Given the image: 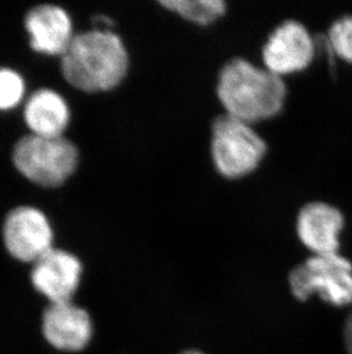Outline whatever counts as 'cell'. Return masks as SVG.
I'll use <instances>...</instances> for the list:
<instances>
[{"label": "cell", "instance_id": "277c9868", "mask_svg": "<svg viewBox=\"0 0 352 354\" xmlns=\"http://www.w3.org/2000/svg\"><path fill=\"white\" fill-rule=\"evenodd\" d=\"M268 151L266 141L254 125L223 113L214 118L211 129V156L216 171L226 179L252 174Z\"/></svg>", "mask_w": 352, "mask_h": 354}, {"label": "cell", "instance_id": "8992f818", "mask_svg": "<svg viewBox=\"0 0 352 354\" xmlns=\"http://www.w3.org/2000/svg\"><path fill=\"white\" fill-rule=\"evenodd\" d=\"M3 241L14 259L34 264L53 249V227L40 209L20 205L12 209L3 221Z\"/></svg>", "mask_w": 352, "mask_h": 354}, {"label": "cell", "instance_id": "5b68a950", "mask_svg": "<svg viewBox=\"0 0 352 354\" xmlns=\"http://www.w3.org/2000/svg\"><path fill=\"white\" fill-rule=\"evenodd\" d=\"M293 295L306 301L318 295L334 306L352 303V264L341 254H313L289 277Z\"/></svg>", "mask_w": 352, "mask_h": 354}, {"label": "cell", "instance_id": "7a4b0ae2", "mask_svg": "<svg viewBox=\"0 0 352 354\" xmlns=\"http://www.w3.org/2000/svg\"><path fill=\"white\" fill-rule=\"evenodd\" d=\"M216 95L226 114L254 125L282 113L287 86L284 78L264 66L233 57L219 71Z\"/></svg>", "mask_w": 352, "mask_h": 354}, {"label": "cell", "instance_id": "3957f363", "mask_svg": "<svg viewBox=\"0 0 352 354\" xmlns=\"http://www.w3.org/2000/svg\"><path fill=\"white\" fill-rule=\"evenodd\" d=\"M14 167L40 187L57 188L67 183L79 164V151L67 138L28 134L14 146Z\"/></svg>", "mask_w": 352, "mask_h": 354}, {"label": "cell", "instance_id": "9a60e30c", "mask_svg": "<svg viewBox=\"0 0 352 354\" xmlns=\"http://www.w3.org/2000/svg\"><path fill=\"white\" fill-rule=\"evenodd\" d=\"M327 40L334 55L352 64V14L343 15L331 24Z\"/></svg>", "mask_w": 352, "mask_h": 354}, {"label": "cell", "instance_id": "8fae6325", "mask_svg": "<svg viewBox=\"0 0 352 354\" xmlns=\"http://www.w3.org/2000/svg\"><path fill=\"white\" fill-rule=\"evenodd\" d=\"M24 27L31 48L50 57H62L76 36L69 13L54 3L32 7L26 15Z\"/></svg>", "mask_w": 352, "mask_h": 354}, {"label": "cell", "instance_id": "7c38bea8", "mask_svg": "<svg viewBox=\"0 0 352 354\" xmlns=\"http://www.w3.org/2000/svg\"><path fill=\"white\" fill-rule=\"evenodd\" d=\"M23 118L30 134L62 137L70 123V107L57 91L39 88L24 102Z\"/></svg>", "mask_w": 352, "mask_h": 354}, {"label": "cell", "instance_id": "9c48e42d", "mask_svg": "<svg viewBox=\"0 0 352 354\" xmlns=\"http://www.w3.org/2000/svg\"><path fill=\"white\" fill-rule=\"evenodd\" d=\"M41 331L47 343L59 351L79 352L93 338V321L85 308L72 301L54 303L43 311Z\"/></svg>", "mask_w": 352, "mask_h": 354}, {"label": "cell", "instance_id": "30bf717a", "mask_svg": "<svg viewBox=\"0 0 352 354\" xmlns=\"http://www.w3.org/2000/svg\"><path fill=\"white\" fill-rule=\"evenodd\" d=\"M343 227L341 210L322 201L304 204L296 217L297 236L313 254H338Z\"/></svg>", "mask_w": 352, "mask_h": 354}, {"label": "cell", "instance_id": "6da1fadb", "mask_svg": "<svg viewBox=\"0 0 352 354\" xmlns=\"http://www.w3.org/2000/svg\"><path fill=\"white\" fill-rule=\"evenodd\" d=\"M130 69L126 45L111 29L77 34L61 57L64 80L85 93L108 92L123 83Z\"/></svg>", "mask_w": 352, "mask_h": 354}, {"label": "cell", "instance_id": "e0dca14e", "mask_svg": "<svg viewBox=\"0 0 352 354\" xmlns=\"http://www.w3.org/2000/svg\"><path fill=\"white\" fill-rule=\"evenodd\" d=\"M179 354H203L199 351H193V350H189V351H184Z\"/></svg>", "mask_w": 352, "mask_h": 354}, {"label": "cell", "instance_id": "5bb4252c", "mask_svg": "<svg viewBox=\"0 0 352 354\" xmlns=\"http://www.w3.org/2000/svg\"><path fill=\"white\" fill-rule=\"evenodd\" d=\"M26 82L20 73L12 68L0 67V111L19 107L24 101Z\"/></svg>", "mask_w": 352, "mask_h": 354}, {"label": "cell", "instance_id": "ba28073f", "mask_svg": "<svg viewBox=\"0 0 352 354\" xmlns=\"http://www.w3.org/2000/svg\"><path fill=\"white\" fill-rule=\"evenodd\" d=\"M81 277L83 265L79 258L57 248L34 263L30 273L31 283L50 304L72 301Z\"/></svg>", "mask_w": 352, "mask_h": 354}, {"label": "cell", "instance_id": "52a82bcc", "mask_svg": "<svg viewBox=\"0 0 352 354\" xmlns=\"http://www.w3.org/2000/svg\"><path fill=\"white\" fill-rule=\"evenodd\" d=\"M316 40L300 21L285 20L266 38L262 47L263 66L280 77L303 71L316 57Z\"/></svg>", "mask_w": 352, "mask_h": 354}, {"label": "cell", "instance_id": "4fadbf2b", "mask_svg": "<svg viewBox=\"0 0 352 354\" xmlns=\"http://www.w3.org/2000/svg\"><path fill=\"white\" fill-rule=\"evenodd\" d=\"M160 5L197 26H210L226 14L223 0H162Z\"/></svg>", "mask_w": 352, "mask_h": 354}, {"label": "cell", "instance_id": "2e32d148", "mask_svg": "<svg viewBox=\"0 0 352 354\" xmlns=\"http://www.w3.org/2000/svg\"><path fill=\"white\" fill-rule=\"evenodd\" d=\"M344 343L348 354H352V313L344 326Z\"/></svg>", "mask_w": 352, "mask_h": 354}]
</instances>
